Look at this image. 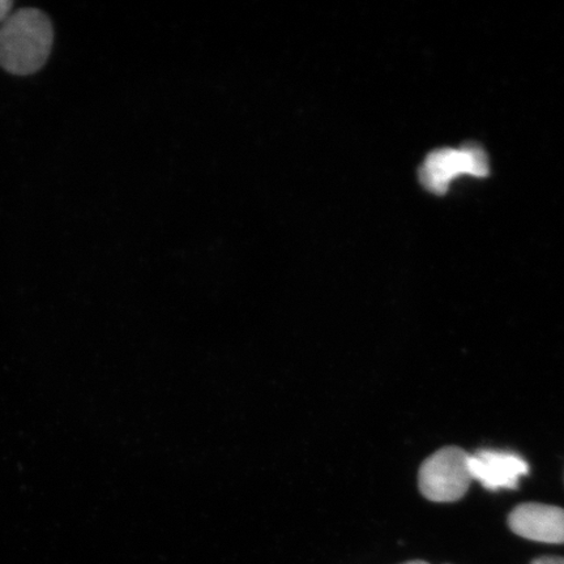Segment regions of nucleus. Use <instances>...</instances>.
Instances as JSON below:
<instances>
[{
	"instance_id": "nucleus-2",
	"label": "nucleus",
	"mask_w": 564,
	"mask_h": 564,
	"mask_svg": "<svg viewBox=\"0 0 564 564\" xmlns=\"http://www.w3.org/2000/svg\"><path fill=\"white\" fill-rule=\"evenodd\" d=\"M474 481L469 470V454L463 448L444 447L422 464L419 475L423 497L436 503L462 499Z\"/></svg>"
},
{
	"instance_id": "nucleus-8",
	"label": "nucleus",
	"mask_w": 564,
	"mask_h": 564,
	"mask_svg": "<svg viewBox=\"0 0 564 564\" xmlns=\"http://www.w3.org/2000/svg\"><path fill=\"white\" fill-rule=\"evenodd\" d=\"M403 564H430V563L423 562V561H412V562H405Z\"/></svg>"
},
{
	"instance_id": "nucleus-3",
	"label": "nucleus",
	"mask_w": 564,
	"mask_h": 564,
	"mask_svg": "<svg viewBox=\"0 0 564 564\" xmlns=\"http://www.w3.org/2000/svg\"><path fill=\"white\" fill-rule=\"evenodd\" d=\"M420 182L427 192L443 195L457 176L474 175L484 178L489 175V160L481 147L441 148L429 154L420 167Z\"/></svg>"
},
{
	"instance_id": "nucleus-4",
	"label": "nucleus",
	"mask_w": 564,
	"mask_h": 564,
	"mask_svg": "<svg viewBox=\"0 0 564 564\" xmlns=\"http://www.w3.org/2000/svg\"><path fill=\"white\" fill-rule=\"evenodd\" d=\"M469 470L471 479L488 490H512L529 474V464L518 454L482 449L469 455Z\"/></svg>"
},
{
	"instance_id": "nucleus-5",
	"label": "nucleus",
	"mask_w": 564,
	"mask_h": 564,
	"mask_svg": "<svg viewBox=\"0 0 564 564\" xmlns=\"http://www.w3.org/2000/svg\"><path fill=\"white\" fill-rule=\"evenodd\" d=\"M509 525L514 534L542 544H564V510L542 503H524L512 510Z\"/></svg>"
},
{
	"instance_id": "nucleus-6",
	"label": "nucleus",
	"mask_w": 564,
	"mask_h": 564,
	"mask_svg": "<svg viewBox=\"0 0 564 564\" xmlns=\"http://www.w3.org/2000/svg\"><path fill=\"white\" fill-rule=\"evenodd\" d=\"M531 564H564V558L563 556H541Z\"/></svg>"
},
{
	"instance_id": "nucleus-1",
	"label": "nucleus",
	"mask_w": 564,
	"mask_h": 564,
	"mask_svg": "<svg viewBox=\"0 0 564 564\" xmlns=\"http://www.w3.org/2000/svg\"><path fill=\"white\" fill-rule=\"evenodd\" d=\"M53 46V25L44 12L20 10L0 28V66L11 74H34L45 65Z\"/></svg>"
},
{
	"instance_id": "nucleus-7",
	"label": "nucleus",
	"mask_w": 564,
	"mask_h": 564,
	"mask_svg": "<svg viewBox=\"0 0 564 564\" xmlns=\"http://www.w3.org/2000/svg\"><path fill=\"white\" fill-rule=\"evenodd\" d=\"M11 9L12 2H9V0H0V21L9 18Z\"/></svg>"
}]
</instances>
